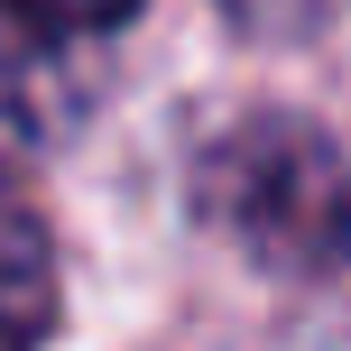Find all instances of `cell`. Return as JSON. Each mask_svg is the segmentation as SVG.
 Instances as JSON below:
<instances>
[{
    "mask_svg": "<svg viewBox=\"0 0 351 351\" xmlns=\"http://www.w3.org/2000/svg\"><path fill=\"white\" fill-rule=\"evenodd\" d=\"M194 204L268 278H333L351 259V176L305 121H241L194 158Z\"/></svg>",
    "mask_w": 351,
    "mask_h": 351,
    "instance_id": "cell-1",
    "label": "cell"
},
{
    "mask_svg": "<svg viewBox=\"0 0 351 351\" xmlns=\"http://www.w3.org/2000/svg\"><path fill=\"white\" fill-rule=\"evenodd\" d=\"M56 333V241L28 204L0 194V351H37Z\"/></svg>",
    "mask_w": 351,
    "mask_h": 351,
    "instance_id": "cell-2",
    "label": "cell"
},
{
    "mask_svg": "<svg viewBox=\"0 0 351 351\" xmlns=\"http://www.w3.org/2000/svg\"><path fill=\"white\" fill-rule=\"evenodd\" d=\"M0 10H10L19 28H37V37H102V28H121L139 0H0Z\"/></svg>",
    "mask_w": 351,
    "mask_h": 351,
    "instance_id": "cell-3",
    "label": "cell"
}]
</instances>
